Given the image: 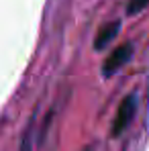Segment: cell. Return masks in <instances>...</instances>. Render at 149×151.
<instances>
[{
  "instance_id": "cell-1",
  "label": "cell",
  "mask_w": 149,
  "mask_h": 151,
  "mask_svg": "<svg viewBox=\"0 0 149 151\" xmlns=\"http://www.w3.org/2000/svg\"><path fill=\"white\" fill-rule=\"evenodd\" d=\"M135 110H137V98H135L133 94L125 96V100L119 104L114 123H112V129H110V135H112V137H119V135L125 133V129L131 125V121H133V116H135Z\"/></svg>"
},
{
  "instance_id": "cell-2",
  "label": "cell",
  "mask_w": 149,
  "mask_h": 151,
  "mask_svg": "<svg viewBox=\"0 0 149 151\" xmlns=\"http://www.w3.org/2000/svg\"><path fill=\"white\" fill-rule=\"evenodd\" d=\"M131 55H133V45H131V43H123V45H119L117 49L106 57V61H104V68H102L104 76L117 74L125 63L131 59Z\"/></svg>"
},
{
  "instance_id": "cell-3",
  "label": "cell",
  "mask_w": 149,
  "mask_h": 151,
  "mask_svg": "<svg viewBox=\"0 0 149 151\" xmlns=\"http://www.w3.org/2000/svg\"><path fill=\"white\" fill-rule=\"evenodd\" d=\"M119 31H121V23L119 21H112V23H108V25H104L102 29L98 31V35H96V41H94V47L96 49H102V47H106L117 35H119Z\"/></svg>"
},
{
  "instance_id": "cell-4",
  "label": "cell",
  "mask_w": 149,
  "mask_h": 151,
  "mask_svg": "<svg viewBox=\"0 0 149 151\" xmlns=\"http://www.w3.org/2000/svg\"><path fill=\"white\" fill-rule=\"evenodd\" d=\"M145 6H149V0H129L127 12H129V14H137V12H141Z\"/></svg>"
}]
</instances>
